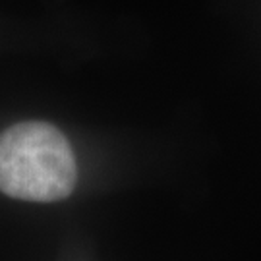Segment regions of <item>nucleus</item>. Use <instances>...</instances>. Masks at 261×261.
Returning <instances> with one entry per match:
<instances>
[{"label": "nucleus", "mask_w": 261, "mask_h": 261, "mask_svg": "<svg viewBox=\"0 0 261 261\" xmlns=\"http://www.w3.org/2000/svg\"><path fill=\"white\" fill-rule=\"evenodd\" d=\"M77 178L74 151L47 122H21L0 134V192L25 201H58Z\"/></svg>", "instance_id": "obj_1"}]
</instances>
